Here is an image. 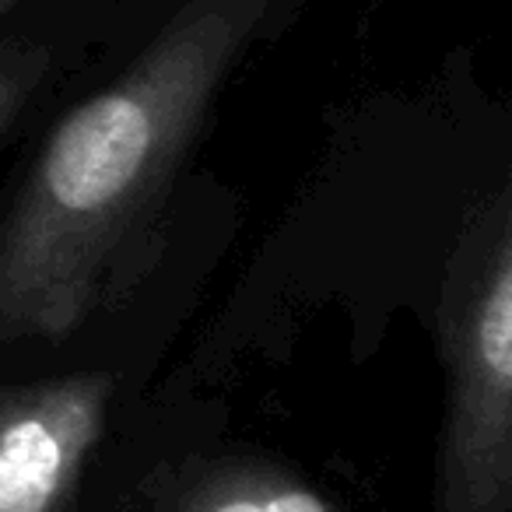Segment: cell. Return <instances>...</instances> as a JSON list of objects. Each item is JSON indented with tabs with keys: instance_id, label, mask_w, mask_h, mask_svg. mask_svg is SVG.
Returning <instances> with one entry per match:
<instances>
[{
	"instance_id": "6da1fadb",
	"label": "cell",
	"mask_w": 512,
	"mask_h": 512,
	"mask_svg": "<svg viewBox=\"0 0 512 512\" xmlns=\"http://www.w3.org/2000/svg\"><path fill=\"white\" fill-rule=\"evenodd\" d=\"M278 0H190L50 134L0 225V344L64 341L148 242L218 88Z\"/></svg>"
},
{
	"instance_id": "7a4b0ae2",
	"label": "cell",
	"mask_w": 512,
	"mask_h": 512,
	"mask_svg": "<svg viewBox=\"0 0 512 512\" xmlns=\"http://www.w3.org/2000/svg\"><path fill=\"white\" fill-rule=\"evenodd\" d=\"M446 428L439 512L512 509V200L488 197L463 225L439 292Z\"/></svg>"
},
{
	"instance_id": "3957f363",
	"label": "cell",
	"mask_w": 512,
	"mask_h": 512,
	"mask_svg": "<svg viewBox=\"0 0 512 512\" xmlns=\"http://www.w3.org/2000/svg\"><path fill=\"white\" fill-rule=\"evenodd\" d=\"M109 376L0 393V512H57L106 425Z\"/></svg>"
},
{
	"instance_id": "277c9868",
	"label": "cell",
	"mask_w": 512,
	"mask_h": 512,
	"mask_svg": "<svg viewBox=\"0 0 512 512\" xmlns=\"http://www.w3.org/2000/svg\"><path fill=\"white\" fill-rule=\"evenodd\" d=\"M176 512H341L334 502L278 470H228L193 488Z\"/></svg>"
},
{
	"instance_id": "5b68a950",
	"label": "cell",
	"mask_w": 512,
	"mask_h": 512,
	"mask_svg": "<svg viewBox=\"0 0 512 512\" xmlns=\"http://www.w3.org/2000/svg\"><path fill=\"white\" fill-rule=\"evenodd\" d=\"M50 71V50L29 39H0V137L39 92Z\"/></svg>"
},
{
	"instance_id": "8992f818",
	"label": "cell",
	"mask_w": 512,
	"mask_h": 512,
	"mask_svg": "<svg viewBox=\"0 0 512 512\" xmlns=\"http://www.w3.org/2000/svg\"><path fill=\"white\" fill-rule=\"evenodd\" d=\"M18 4H22V0H0V18L8 15V11H15Z\"/></svg>"
}]
</instances>
